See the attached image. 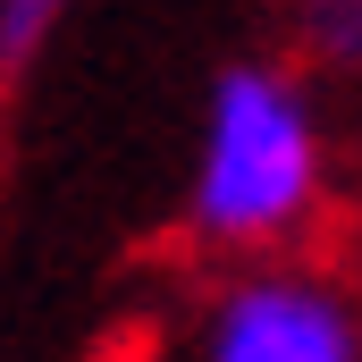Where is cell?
<instances>
[{"mask_svg": "<svg viewBox=\"0 0 362 362\" xmlns=\"http://www.w3.org/2000/svg\"><path fill=\"white\" fill-rule=\"evenodd\" d=\"M329 202V118L286 59H228L202 93L185 228L219 253H286Z\"/></svg>", "mask_w": 362, "mask_h": 362, "instance_id": "6da1fadb", "label": "cell"}, {"mask_svg": "<svg viewBox=\"0 0 362 362\" xmlns=\"http://www.w3.org/2000/svg\"><path fill=\"white\" fill-rule=\"evenodd\" d=\"M194 362H362V303L312 262L253 253L202 295Z\"/></svg>", "mask_w": 362, "mask_h": 362, "instance_id": "7a4b0ae2", "label": "cell"}, {"mask_svg": "<svg viewBox=\"0 0 362 362\" xmlns=\"http://www.w3.org/2000/svg\"><path fill=\"white\" fill-rule=\"evenodd\" d=\"M286 42L320 76H362V0H286Z\"/></svg>", "mask_w": 362, "mask_h": 362, "instance_id": "3957f363", "label": "cell"}, {"mask_svg": "<svg viewBox=\"0 0 362 362\" xmlns=\"http://www.w3.org/2000/svg\"><path fill=\"white\" fill-rule=\"evenodd\" d=\"M59 17H68V0H0V68H25Z\"/></svg>", "mask_w": 362, "mask_h": 362, "instance_id": "277c9868", "label": "cell"}]
</instances>
